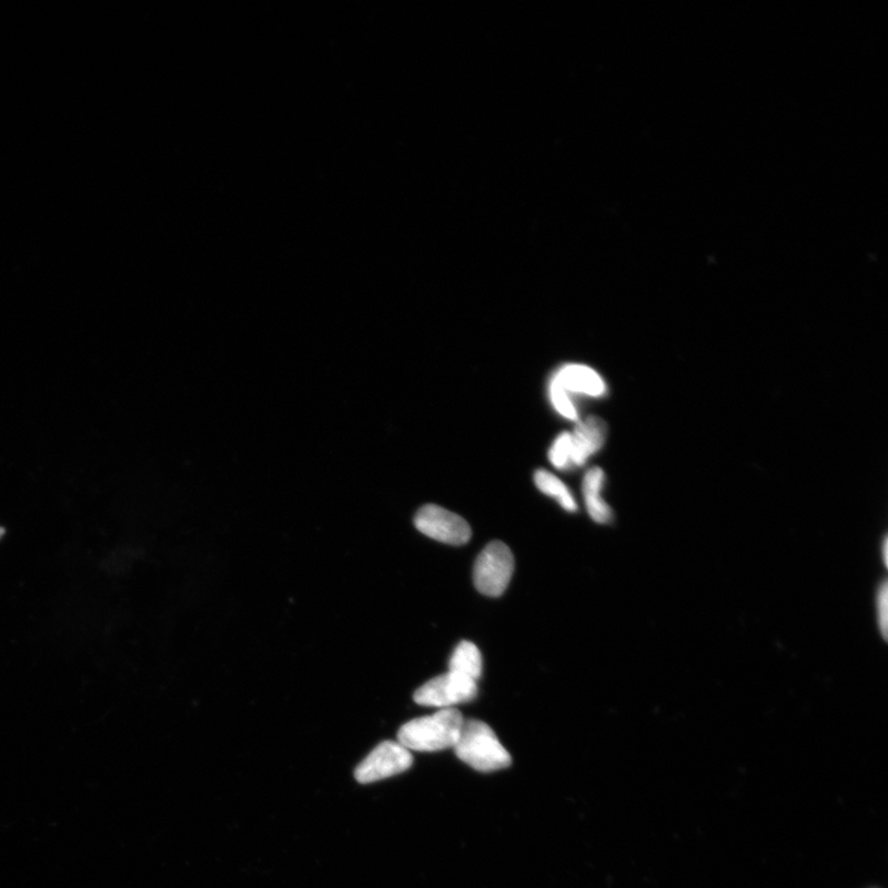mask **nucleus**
<instances>
[{
	"label": "nucleus",
	"instance_id": "f03ea898",
	"mask_svg": "<svg viewBox=\"0 0 888 888\" xmlns=\"http://www.w3.org/2000/svg\"><path fill=\"white\" fill-rule=\"evenodd\" d=\"M453 750L463 763L480 773L507 769L512 763L511 755L500 743L496 732L478 720L464 721Z\"/></svg>",
	"mask_w": 888,
	"mask_h": 888
},
{
	"label": "nucleus",
	"instance_id": "f8f14e48",
	"mask_svg": "<svg viewBox=\"0 0 888 888\" xmlns=\"http://www.w3.org/2000/svg\"><path fill=\"white\" fill-rule=\"evenodd\" d=\"M553 466L559 470L573 468L571 466V435L563 432L555 439L548 454Z\"/></svg>",
	"mask_w": 888,
	"mask_h": 888
},
{
	"label": "nucleus",
	"instance_id": "9d476101",
	"mask_svg": "<svg viewBox=\"0 0 888 888\" xmlns=\"http://www.w3.org/2000/svg\"><path fill=\"white\" fill-rule=\"evenodd\" d=\"M449 671L477 682L482 673V658L477 645L468 641L460 642L452 654Z\"/></svg>",
	"mask_w": 888,
	"mask_h": 888
},
{
	"label": "nucleus",
	"instance_id": "39448f33",
	"mask_svg": "<svg viewBox=\"0 0 888 888\" xmlns=\"http://www.w3.org/2000/svg\"><path fill=\"white\" fill-rule=\"evenodd\" d=\"M412 764V755L406 746L399 742H382L357 766L356 780L363 785L385 780L406 773Z\"/></svg>",
	"mask_w": 888,
	"mask_h": 888
},
{
	"label": "nucleus",
	"instance_id": "1a4fd4ad",
	"mask_svg": "<svg viewBox=\"0 0 888 888\" xmlns=\"http://www.w3.org/2000/svg\"><path fill=\"white\" fill-rule=\"evenodd\" d=\"M604 487V473L600 468H592L582 480V493L590 518L600 524L612 521L613 512L609 503L602 498Z\"/></svg>",
	"mask_w": 888,
	"mask_h": 888
},
{
	"label": "nucleus",
	"instance_id": "423d86ee",
	"mask_svg": "<svg viewBox=\"0 0 888 888\" xmlns=\"http://www.w3.org/2000/svg\"><path fill=\"white\" fill-rule=\"evenodd\" d=\"M415 526L425 536L451 546H463L471 537V529L466 520L437 504L421 508L417 513Z\"/></svg>",
	"mask_w": 888,
	"mask_h": 888
},
{
	"label": "nucleus",
	"instance_id": "f257e3e1",
	"mask_svg": "<svg viewBox=\"0 0 888 888\" xmlns=\"http://www.w3.org/2000/svg\"><path fill=\"white\" fill-rule=\"evenodd\" d=\"M464 719L456 709H443L435 714L403 724L398 741L408 751L440 752L454 748Z\"/></svg>",
	"mask_w": 888,
	"mask_h": 888
},
{
	"label": "nucleus",
	"instance_id": "dca6fc26",
	"mask_svg": "<svg viewBox=\"0 0 888 888\" xmlns=\"http://www.w3.org/2000/svg\"><path fill=\"white\" fill-rule=\"evenodd\" d=\"M4 533H5V530L3 528H0V539H2L4 536Z\"/></svg>",
	"mask_w": 888,
	"mask_h": 888
},
{
	"label": "nucleus",
	"instance_id": "6e6552de",
	"mask_svg": "<svg viewBox=\"0 0 888 888\" xmlns=\"http://www.w3.org/2000/svg\"><path fill=\"white\" fill-rule=\"evenodd\" d=\"M553 379L568 393H581L591 398L603 397L608 391L607 382L597 370L582 365L562 367Z\"/></svg>",
	"mask_w": 888,
	"mask_h": 888
},
{
	"label": "nucleus",
	"instance_id": "7ed1b4c3",
	"mask_svg": "<svg viewBox=\"0 0 888 888\" xmlns=\"http://www.w3.org/2000/svg\"><path fill=\"white\" fill-rule=\"evenodd\" d=\"M514 570L513 554L507 544L491 542L474 565V584L482 595L499 598L507 591Z\"/></svg>",
	"mask_w": 888,
	"mask_h": 888
},
{
	"label": "nucleus",
	"instance_id": "0eeeda50",
	"mask_svg": "<svg viewBox=\"0 0 888 888\" xmlns=\"http://www.w3.org/2000/svg\"><path fill=\"white\" fill-rule=\"evenodd\" d=\"M570 435L571 466L581 467L603 447L608 437V425L602 419L591 417L578 422Z\"/></svg>",
	"mask_w": 888,
	"mask_h": 888
},
{
	"label": "nucleus",
	"instance_id": "20e7f679",
	"mask_svg": "<svg viewBox=\"0 0 888 888\" xmlns=\"http://www.w3.org/2000/svg\"><path fill=\"white\" fill-rule=\"evenodd\" d=\"M478 685L464 676L448 671L431 679L413 695V700L426 708L452 709L477 698Z\"/></svg>",
	"mask_w": 888,
	"mask_h": 888
},
{
	"label": "nucleus",
	"instance_id": "4468645a",
	"mask_svg": "<svg viewBox=\"0 0 888 888\" xmlns=\"http://www.w3.org/2000/svg\"><path fill=\"white\" fill-rule=\"evenodd\" d=\"M888 590H887V581L881 584L879 591H877L876 597V608H877V623H879V630L883 634V637L887 639V604H888Z\"/></svg>",
	"mask_w": 888,
	"mask_h": 888
},
{
	"label": "nucleus",
	"instance_id": "2eb2a0df",
	"mask_svg": "<svg viewBox=\"0 0 888 888\" xmlns=\"http://www.w3.org/2000/svg\"><path fill=\"white\" fill-rule=\"evenodd\" d=\"M884 562L887 564V540L884 541Z\"/></svg>",
	"mask_w": 888,
	"mask_h": 888
},
{
	"label": "nucleus",
	"instance_id": "9b49d317",
	"mask_svg": "<svg viewBox=\"0 0 888 888\" xmlns=\"http://www.w3.org/2000/svg\"><path fill=\"white\" fill-rule=\"evenodd\" d=\"M534 482L543 493L557 500L564 510L569 512L578 510V503L571 496L569 488L554 474L540 469L534 473Z\"/></svg>",
	"mask_w": 888,
	"mask_h": 888
},
{
	"label": "nucleus",
	"instance_id": "ddd939ff",
	"mask_svg": "<svg viewBox=\"0 0 888 888\" xmlns=\"http://www.w3.org/2000/svg\"><path fill=\"white\" fill-rule=\"evenodd\" d=\"M550 398L554 409L557 410L562 417L571 421H578V411L575 409L568 392L565 391L553 378L550 382Z\"/></svg>",
	"mask_w": 888,
	"mask_h": 888
}]
</instances>
